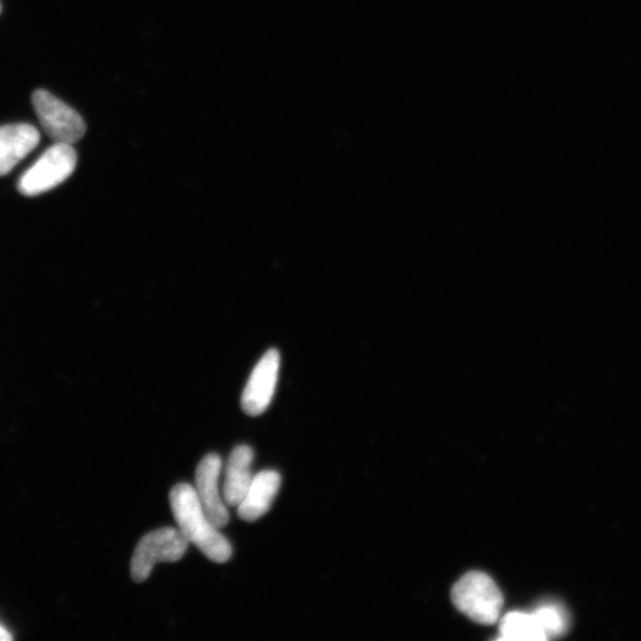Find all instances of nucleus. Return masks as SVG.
Instances as JSON below:
<instances>
[{
	"mask_svg": "<svg viewBox=\"0 0 641 641\" xmlns=\"http://www.w3.org/2000/svg\"><path fill=\"white\" fill-rule=\"evenodd\" d=\"M254 456L249 446H238L229 455L224 484V500L227 505L238 507L248 493L254 480Z\"/></svg>",
	"mask_w": 641,
	"mask_h": 641,
	"instance_id": "nucleus-10",
	"label": "nucleus"
},
{
	"mask_svg": "<svg viewBox=\"0 0 641 641\" xmlns=\"http://www.w3.org/2000/svg\"><path fill=\"white\" fill-rule=\"evenodd\" d=\"M281 355L275 349L259 360L242 392L241 407L245 414L256 417L266 413L273 399Z\"/></svg>",
	"mask_w": 641,
	"mask_h": 641,
	"instance_id": "nucleus-6",
	"label": "nucleus"
},
{
	"mask_svg": "<svg viewBox=\"0 0 641 641\" xmlns=\"http://www.w3.org/2000/svg\"><path fill=\"white\" fill-rule=\"evenodd\" d=\"M41 141L35 126L9 124L0 126V176L9 174Z\"/></svg>",
	"mask_w": 641,
	"mask_h": 641,
	"instance_id": "nucleus-8",
	"label": "nucleus"
},
{
	"mask_svg": "<svg viewBox=\"0 0 641 641\" xmlns=\"http://www.w3.org/2000/svg\"><path fill=\"white\" fill-rule=\"evenodd\" d=\"M282 476L276 471H262L254 476L251 486L238 506V516L245 521H256L270 511Z\"/></svg>",
	"mask_w": 641,
	"mask_h": 641,
	"instance_id": "nucleus-9",
	"label": "nucleus"
},
{
	"mask_svg": "<svg viewBox=\"0 0 641 641\" xmlns=\"http://www.w3.org/2000/svg\"><path fill=\"white\" fill-rule=\"evenodd\" d=\"M0 12H2V6H0Z\"/></svg>",
	"mask_w": 641,
	"mask_h": 641,
	"instance_id": "nucleus-14",
	"label": "nucleus"
},
{
	"mask_svg": "<svg viewBox=\"0 0 641 641\" xmlns=\"http://www.w3.org/2000/svg\"><path fill=\"white\" fill-rule=\"evenodd\" d=\"M31 102L45 134L55 143L73 145L84 137L86 133L84 120L55 95L38 90L32 94Z\"/></svg>",
	"mask_w": 641,
	"mask_h": 641,
	"instance_id": "nucleus-5",
	"label": "nucleus"
},
{
	"mask_svg": "<svg viewBox=\"0 0 641 641\" xmlns=\"http://www.w3.org/2000/svg\"><path fill=\"white\" fill-rule=\"evenodd\" d=\"M12 640V635L9 630H7L2 623H0V641Z\"/></svg>",
	"mask_w": 641,
	"mask_h": 641,
	"instance_id": "nucleus-13",
	"label": "nucleus"
},
{
	"mask_svg": "<svg viewBox=\"0 0 641 641\" xmlns=\"http://www.w3.org/2000/svg\"><path fill=\"white\" fill-rule=\"evenodd\" d=\"M539 627L547 638H560L566 634L570 627L569 614L560 603L546 602L539 604L533 612Z\"/></svg>",
	"mask_w": 641,
	"mask_h": 641,
	"instance_id": "nucleus-12",
	"label": "nucleus"
},
{
	"mask_svg": "<svg viewBox=\"0 0 641 641\" xmlns=\"http://www.w3.org/2000/svg\"><path fill=\"white\" fill-rule=\"evenodd\" d=\"M503 640H547L533 613L511 612L506 614L500 623Z\"/></svg>",
	"mask_w": 641,
	"mask_h": 641,
	"instance_id": "nucleus-11",
	"label": "nucleus"
},
{
	"mask_svg": "<svg viewBox=\"0 0 641 641\" xmlns=\"http://www.w3.org/2000/svg\"><path fill=\"white\" fill-rule=\"evenodd\" d=\"M221 467V457L217 454H208L197 466L195 474L196 495L208 519L218 529L225 528L229 521V514L219 492Z\"/></svg>",
	"mask_w": 641,
	"mask_h": 641,
	"instance_id": "nucleus-7",
	"label": "nucleus"
},
{
	"mask_svg": "<svg viewBox=\"0 0 641 641\" xmlns=\"http://www.w3.org/2000/svg\"><path fill=\"white\" fill-rule=\"evenodd\" d=\"M188 540L179 530L164 528L144 536L131 561V578L142 583L158 562H177L185 556Z\"/></svg>",
	"mask_w": 641,
	"mask_h": 641,
	"instance_id": "nucleus-4",
	"label": "nucleus"
},
{
	"mask_svg": "<svg viewBox=\"0 0 641 641\" xmlns=\"http://www.w3.org/2000/svg\"><path fill=\"white\" fill-rule=\"evenodd\" d=\"M170 505L179 533L188 544L216 564L231 560L232 547L208 519L194 487L178 484L170 492Z\"/></svg>",
	"mask_w": 641,
	"mask_h": 641,
	"instance_id": "nucleus-1",
	"label": "nucleus"
},
{
	"mask_svg": "<svg viewBox=\"0 0 641 641\" xmlns=\"http://www.w3.org/2000/svg\"><path fill=\"white\" fill-rule=\"evenodd\" d=\"M452 599L459 612L483 624L497 622L504 604L502 591L496 582L480 571L466 573L454 586Z\"/></svg>",
	"mask_w": 641,
	"mask_h": 641,
	"instance_id": "nucleus-2",
	"label": "nucleus"
},
{
	"mask_svg": "<svg viewBox=\"0 0 641 641\" xmlns=\"http://www.w3.org/2000/svg\"><path fill=\"white\" fill-rule=\"evenodd\" d=\"M76 163L71 144L55 143L22 175L19 190L25 196L52 190L73 174Z\"/></svg>",
	"mask_w": 641,
	"mask_h": 641,
	"instance_id": "nucleus-3",
	"label": "nucleus"
}]
</instances>
